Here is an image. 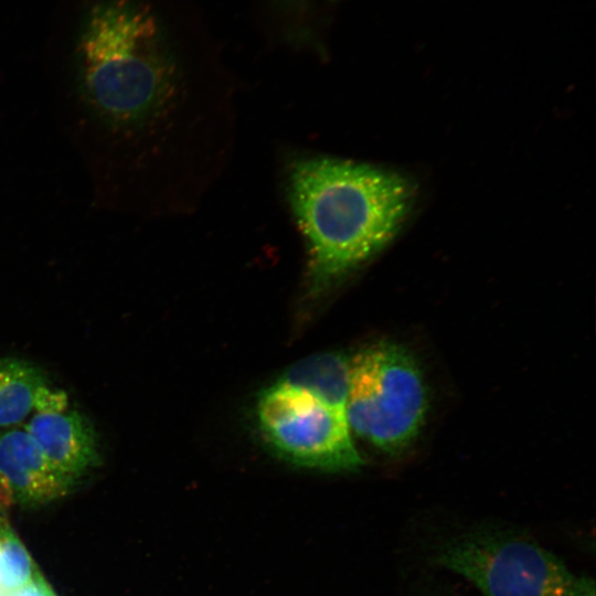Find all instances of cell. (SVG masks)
<instances>
[{"instance_id":"cell-10","label":"cell","mask_w":596,"mask_h":596,"mask_svg":"<svg viewBox=\"0 0 596 596\" xmlns=\"http://www.w3.org/2000/svg\"><path fill=\"white\" fill-rule=\"evenodd\" d=\"M41 576L7 520L0 525V596H17Z\"/></svg>"},{"instance_id":"cell-11","label":"cell","mask_w":596,"mask_h":596,"mask_svg":"<svg viewBox=\"0 0 596 596\" xmlns=\"http://www.w3.org/2000/svg\"><path fill=\"white\" fill-rule=\"evenodd\" d=\"M33 409L36 413L63 412L67 409V394L64 391L52 390L46 384L36 392Z\"/></svg>"},{"instance_id":"cell-13","label":"cell","mask_w":596,"mask_h":596,"mask_svg":"<svg viewBox=\"0 0 596 596\" xmlns=\"http://www.w3.org/2000/svg\"><path fill=\"white\" fill-rule=\"evenodd\" d=\"M1 509H2V508H0V525L6 521V518H4V515L2 514Z\"/></svg>"},{"instance_id":"cell-7","label":"cell","mask_w":596,"mask_h":596,"mask_svg":"<svg viewBox=\"0 0 596 596\" xmlns=\"http://www.w3.org/2000/svg\"><path fill=\"white\" fill-rule=\"evenodd\" d=\"M23 428L45 458L76 481L100 464L98 435L91 421L76 409L35 413Z\"/></svg>"},{"instance_id":"cell-6","label":"cell","mask_w":596,"mask_h":596,"mask_svg":"<svg viewBox=\"0 0 596 596\" xmlns=\"http://www.w3.org/2000/svg\"><path fill=\"white\" fill-rule=\"evenodd\" d=\"M75 483L45 458L24 428L0 430V508L43 505L66 496Z\"/></svg>"},{"instance_id":"cell-12","label":"cell","mask_w":596,"mask_h":596,"mask_svg":"<svg viewBox=\"0 0 596 596\" xmlns=\"http://www.w3.org/2000/svg\"><path fill=\"white\" fill-rule=\"evenodd\" d=\"M565 596H595V582L587 575L574 577Z\"/></svg>"},{"instance_id":"cell-8","label":"cell","mask_w":596,"mask_h":596,"mask_svg":"<svg viewBox=\"0 0 596 596\" xmlns=\"http://www.w3.org/2000/svg\"><path fill=\"white\" fill-rule=\"evenodd\" d=\"M345 412L350 390V358L321 352L299 360L278 380Z\"/></svg>"},{"instance_id":"cell-2","label":"cell","mask_w":596,"mask_h":596,"mask_svg":"<svg viewBox=\"0 0 596 596\" xmlns=\"http://www.w3.org/2000/svg\"><path fill=\"white\" fill-rule=\"evenodd\" d=\"M76 64L84 99L111 125L139 124L174 94V62L156 15L139 0H97L88 8Z\"/></svg>"},{"instance_id":"cell-5","label":"cell","mask_w":596,"mask_h":596,"mask_svg":"<svg viewBox=\"0 0 596 596\" xmlns=\"http://www.w3.org/2000/svg\"><path fill=\"white\" fill-rule=\"evenodd\" d=\"M267 443L287 460L327 471H353L363 465L347 413L315 395L277 381L257 403Z\"/></svg>"},{"instance_id":"cell-1","label":"cell","mask_w":596,"mask_h":596,"mask_svg":"<svg viewBox=\"0 0 596 596\" xmlns=\"http://www.w3.org/2000/svg\"><path fill=\"white\" fill-rule=\"evenodd\" d=\"M288 190L308 247L307 295L312 299L395 238L416 194L400 173L328 157L297 160Z\"/></svg>"},{"instance_id":"cell-3","label":"cell","mask_w":596,"mask_h":596,"mask_svg":"<svg viewBox=\"0 0 596 596\" xmlns=\"http://www.w3.org/2000/svg\"><path fill=\"white\" fill-rule=\"evenodd\" d=\"M426 412L424 377L407 349L381 341L350 358L345 413L351 433L394 456L417 438Z\"/></svg>"},{"instance_id":"cell-9","label":"cell","mask_w":596,"mask_h":596,"mask_svg":"<svg viewBox=\"0 0 596 596\" xmlns=\"http://www.w3.org/2000/svg\"><path fill=\"white\" fill-rule=\"evenodd\" d=\"M47 384L43 371L33 363L0 359V428L14 427L33 411L40 387Z\"/></svg>"},{"instance_id":"cell-4","label":"cell","mask_w":596,"mask_h":596,"mask_svg":"<svg viewBox=\"0 0 596 596\" xmlns=\"http://www.w3.org/2000/svg\"><path fill=\"white\" fill-rule=\"evenodd\" d=\"M433 562L469 581L483 596H565L574 575L532 536L475 529L437 546Z\"/></svg>"}]
</instances>
